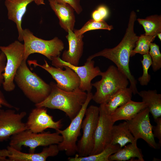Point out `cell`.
Returning <instances> with one entry per match:
<instances>
[{"instance_id": "obj_32", "label": "cell", "mask_w": 161, "mask_h": 161, "mask_svg": "<svg viewBox=\"0 0 161 161\" xmlns=\"http://www.w3.org/2000/svg\"><path fill=\"white\" fill-rule=\"evenodd\" d=\"M154 120L157 124L156 126H152V130L154 137L159 140L158 144L160 147L161 145V117H158Z\"/></svg>"}, {"instance_id": "obj_34", "label": "cell", "mask_w": 161, "mask_h": 161, "mask_svg": "<svg viewBox=\"0 0 161 161\" xmlns=\"http://www.w3.org/2000/svg\"><path fill=\"white\" fill-rule=\"evenodd\" d=\"M6 62V58L4 54L0 52V87L2 85L4 81L3 74L4 72Z\"/></svg>"}, {"instance_id": "obj_31", "label": "cell", "mask_w": 161, "mask_h": 161, "mask_svg": "<svg viewBox=\"0 0 161 161\" xmlns=\"http://www.w3.org/2000/svg\"><path fill=\"white\" fill-rule=\"evenodd\" d=\"M108 14L109 10L107 7L105 6L101 5L93 12L92 16L93 19L99 21L106 18Z\"/></svg>"}, {"instance_id": "obj_17", "label": "cell", "mask_w": 161, "mask_h": 161, "mask_svg": "<svg viewBox=\"0 0 161 161\" xmlns=\"http://www.w3.org/2000/svg\"><path fill=\"white\" fill-rule=\"evenodd\" d=\"M34 0H5L4 4L7 11L8 19L16 24L18 40L23 41V29L21 26L23 17L26 13L28 5Z\"/></svg>"}, {"instance_id": "obj_26", "label": "cell", "mask_w": 161, "mask_h": 161, "mask_svg": "<svg viewBox=\"0 0 161 161\" xmlns=\"http://www.w3.org/2000/svg\"><path fill=\"white\" fill-rule=\"evenodd\" d=\"M137 20L144 27L145 35L156 36L158 33L161 32V15H151L145 19L138 18Z\"/></svg>"}, {"instance_id": "obj_23", "label": "cell", "mask_w": 161, "mask_h": 161, "mask_svg": "<svg viewBox=\"0 0 161 161\" xmlns=\"http://www.w3.org/2000/svg\"><path fill=\"white\" fill-rule=\"evenodd\" d=\"M135 139L130 132L127 122L125 121L117 125H113L111 133V144H117L122 148L126 144L131 143Z\"/></svg>"}, {"instance_id": "obj_2", "label": "cell", "mask_w": 161, "mask_h": 161, "mask_svg": "<svg viewBox=\"0 0 161 161\" xmlns=\"http://www.w3.org/2000/svg\"><path fill=\"white\" fill-rule=\"evenodd\" d=\"M51 91L43 101L35 105L36 107H44L61 110L71 120L78 114L85 102L87 93L79 88L73 91L67 92L59 88L56 84L51 82Z\"/></svg>"}, {"instance_id": "obj_39", "label": "cell", "mask_w": 161, "mask_h": 161, "mask_svg": "<svg viewBox=\"0 0 161 161\" xmlns=\"http://www.w3.org/2000/svg\"><path fill=\"white\" fill-rule=\"evenodd\" d=\"M2 105L1 104V103L0 102V108H1L2 106Z\"/></svg>"}, {"instance_id": "obj_1", "label": "cell", "mask_w": 161, "mask_h": 161, "mask_svg": "<svg viewBox=\"0 0 161 161\" xmlns=\"http://www.w3.org/2000/svg\"><path fill=\"white\" fill-rule=\"evenodd\" d=\"M136 13L132 11L130 15L127 28L124 37L120 42L112 48H105L89 56L87 60H92L98 56L105 57L113 62L118 69L127 77L130 85L129 88L134 95L137 94V81L131 72L129 67L130 57L135 47L139 36L134 31Z\"/></svg>"}, {"instance_id": "obj_38", "label": "cell", "mask_w": 161, "mask_h": 161, "mask_svg": "<svg viewBox=\"0 0 161 161\" xmlns=\"http://www.w3.org/2000/svg\"><path fill=\"white\" fill-rule=\"evenodd\" d=\"M157 36H158L159 39L161 41V32L158 33L157 35Z\"/></svg>"}, {"instance_id": "obj_14", "label": "cell", "mask_w": 161, "mask_h": 161, "mask_svg": "<svg viewBox=\"0 0 161 161\" xmlns=\"http://www.w3.org/2000/svg\"><path fill=\"white\" fill-rule=\"evenodd\" d=\"M99 108V116L94 135V145L90 155L101 152L110 144L112 129L114 123L102 104Z\"/></svg>"}, {"instance_id": "obj_29", "label": "cell", "mask_w": 161, "mask_h": 161, "mask_svg": "<svg viewBox=\"0 0 161 161\" xmlns=\"http://www.w3.org/2000/svg\"><path fill=\"white\" fill-rule=\"evenodd\" d=\"M143 59L141 60L142 65L143 73L141 76L138 78L140 85L147 86L151 79V75L148 73V70L152 64V61L149 53L143 55Z\"/></svg>"}, {"instance_id": "obj_11", "label": "cell", "mask_w": 161, "mask_h": 161, "mask_svg": "<svg viewBox=\"0 0 161 161\" xmlns=\"http://www.w3.org/2000/svg\"><path fill=\"white\" fill-rule=\"evenodd\" d=\"M51 61L52 65L54 67L63 69V66H66L72 69L80 79L79 88L87 93L91 92L92 80L97 76H100L102 72L99 67L94 66L95 61L92 60H87L84 65L81 66H75L63 61L59 56L53 58Z\"/></svg>"}, {"instance_id": "obj_19", "label": "cell", "mask_w": 161, "mask_h": 161, "mask_svg": "<svg viewBox=\"0 0 161 161\" xmlns=\"http://www.w3.org/2000/svg\"><path fill=\"white\" fill-rule=\"evenodd\" d=\"M50 6L59 20L61 27L68 32L69 29L73 31L75 22V10L69 4L48 0Z\"/></svg>"}, {"instance_id": "obj_3", "label": "cell", "mask_w": 161, "mask_h": 161, "mask_svg": "<svg viewBox=\"0 0 161 161\" xmlns=\"http://www.w3.org/2000/svg\"><path fill=\"white\" fill-rule=\"evenodd\" d=\"M26 61L24 60L17 69L14 81L27 97L35 105L48 97L51 87L49 84L30 70Z\"/></svg>"}, {"instance_id": "obj_21", "label": "cell", "mask_w": 161, "mask_h": 161, "mask_svg": "<svg viewBox=\"0 0 161 161\" xmlns=\"http://www.w3.org/2000/svg\"><path fill=\"white\" fill-rule=\"evenodd\" d=\"M142 102L145 103L154 120L161 116V94L156 90H143L138 92Z\"/></svg>"}, {"instance_id": "obj_25", "label": "cell", "mask_w": 161, "mask_h": 161, "mask_svg": "<svg viewBox=\"0 0 161 161\" xmlns=\"http://www.w3.org/2000/svg\"><path fill=\"white\" fill-rule=\"evenodd\" d=\"M120 148L117 144H109L101 152L87 156L79 157L76 153L74 157H69V161H109V158L111 155L116 153Z\"/></svg>"}, {"instance_id": "obj_28", "label": "cell", "mask_w": 161, "mask_h": 161, "mask_svg": "<svg viewBox=\"0 0 161 161\" xmlns=\"http://www.w3.org/2000/svg\"><path fill=\"white\" fill-rule=\"evenodd\" d=\"M156 37L144 34L139 36L135 46L131 52V57L134 56L137 53L142 55L149 53L151 44Z\"/></svg>"}, {"instance_id": "obj_8", "label": "cell", "mask_w": 161, "mask_h": 161, "mask_svg": "<svg viewBox=\"0 0 161 161\" xmlns=\"http://www.w3.org/2000/svg\"><path fill=\"white\" fill-rule=\"evenodd\" d=\"M93 94L91 92L87 93L86 100L77 115L71 121L69 125L63 130L58 129L56 131L62 136V141L58 144L60 151H64L67 156L75 155L77 152V142L80 135V130L85 111L92 100Z\"/></svg>"}, {"instance_id": "obj_30", "label": "cell", "mask_w": 161, "mask_h": 161, "mask_svg": "<svg viewBox=\"0 0 161 161\" xmlns=\"http://www.w3.org/2000/svg\"><path fill=\"white\" fill-rule=\"evenodd\" d=\"M149 54L152 61V69L154 72H156L161 68V54L159 46L155 43H151Z\"/></svg>"}, {"instance_id": "obj_20", "label": "cell", "mask_w": 161, "mask_h": 161, "mask_svg": "<svg viewBox=\"0 0 161 161\" xmlns=\"http://www.w3.org/2000/svg\"><path fill=\"white\" fill-rule=\"evenodd\" d=\"M147 107V105L143 102H135L131 100L118 108L110 115L114 123L122 120L127 121L132 119L140 112Z\"/></svg>"}, {"instance_id": "obj_37", "label": "cell", "mask_w": 161, "mask_h": 161, "mask_svg": "<svg viewBox=\"0 0 161 161\" xmlns=\"http://www.w3.org/2000/svg\"><path fill=\"white\" fill-rule=\"evenodd\" d=\"M0 161H9L7 158L2 157L0 156Z\"/></svg>"}, {"instance_id": "obj_35", "label": "cell", "mask_w": 161, "mask_h": 161, "mask_svg": "<svg viewBox=\"0 0 161 161\" xmlns=\"http://www.w3.org/2000/svg\"><path fill=\"white\" fill-rule=\"evenodd\" d=\"M0 102L2 106H3L6 107L8 108L9 109L15 108L16 109V107H14L11 104H10L6 100L5 97L2 93V92L0 90Z\"/></svg>"}, {"instance_id": "obj_13", "label": "cell", "mask_w": 161, "mask_h": 161, "mask_svg": "<svg viewBox=\"0 0 161 161\" xmlns=\"http://www.w3.org/2000/svg\"><path fill=\"white\" fill-rule=\"evenodd\" d=\"M26 114L24 111L17 113L10 109L6 110L0 109V142L28 129L26 123L22 121Z\"/></svg>"}, {"instance_id": "obj_5", "label": "cell", "mask_w": 161, "mask_h": 161, "mask_svg": "<svg viewBox=\"0 0 161 161\" xmlns=\"http://www.w3.org/2000/svg\"><path fill=\"white\" fill-rule=\"evenodd\" d=\"M23 41L24 48V60L26 61L32 54L42 55L51 61L53 58L60 56L64 46L63 41L55 37L45 40L36 36L28 29H23Z\"/></svg>"}, {"instance_id": "obj_12", "label": "cell", "mask_w": 161, "mask_h": 161, "mask_svg": "<svg viewBox=\"0 0 161 161\" xmlns=\"http://www.w3.org/2000/svg\"><path fill=\"white\" fill-rule=\"evenodd\" d=\"M150 112L147 107L140 112L133 118L127 121L128 127L135 139H142L155 149L160 148L155 142L149 118Z\"/></svg>"}, {"instance_id": "obj_10", "label": "cell", "mask_w": 161, "mask_h": 161, "mask_svg": "<svg viewBox=\"0 0 161 161\" xmlns=\"http://www.w3.org/2000/svg\"><path fill=\"white\" fill-rule=\"evenodd\" d=\"M44 64L41 65L35 60L28 61L29 64H32L35 67L38 66L45 70L52 76L56 82L57 86L60 89L67 92L73 91L79 88L80 79L77 74L69 67L63 66L65 69L49 65L44 60Z\"/></svg>"}, {"instance_id": "obj_4", "label": "cell", "mask_w": 161, "mask_h": 161, "mask_svg": "<svg viewBox=\"0 0 161 161\" xmlns=\"http://www.w3.org/2000/svg\"><path fill=\"white\" fill-rule=\"evenodd\" d=\"M101 79L93 83L96 89L92 100L101 104L106 102L111 96L119 90L127 87L129 80L126 76L114 65L109 66L104 72H102Z\"/></svg>"}, {"instance_id": "obj_36", "label": "cell", "mask_w": 161, "mask_h": 161, "mask_svg": "<svg viewBox=\"0 0 161 161\" xmlns=\"http://www.w3.org/2000/svg\"><path fill=\"white\" fill-rule=\"evenodd\" d=\"M34 1L38 5L45 4L44 0H34Z\"/></svg>"}, {"instance_id": "obj_33", "label": "cell", "mask_w": 161, "mask_h": 161, "mask_svg": "<svg viewBox=\"0 0 161 161\" xmlns=\"http://www.w3.org/2000/svg\"><path fill=\"white\" fill-rule=\"evenodd\" d=\"M58 2L65 3L69 4L74 9L76 13L79 14L83 10L80 5V0H55Z\"/></svg>"}, {"instance_id": "obj_9", "label": "cell", "mask_w": 161, "mask_h": 161, "mask_svg": "<svg viewBox=\"0 0 161 161\" xmlns=\"http://www.w3.org/2000/svg\"><path fill=\"white\" fill-rule=\"evenodd\" d=\"M84 116L81 126L83 135L77 144V154L79 157L89 155L92 151L94 135L99 118V107L92 105L87 107Z\"/></svg>"}, {"instance_id": "obj_15", "label": "cell", "mask_w": 161, "mask_h": 161, "mask_svg": "<svg viewBox=\"0 0 161 161\" xmlns=\"http://www.w3.org/2000/svg\"><path fill=\"white\" fill-rule=\"evenodd\" d=\"M59 151L57 144L46 146L38 153H24L8 145L6 149H0V156L9 161H45L49 157L57 155Z\"/></svg>"}, {"instance_id": "obj_16", "label": "cell", "mask_w": 161, "mask_h": 161, "mask_svg": "<svg viewBox=\"0 0 161 161\" xmlns=\"http://www.w3.org/2000/svg\"><path fill=\"white\" fill-rule=\"evenodd\" d=\"M61 120L54 121L52 116L49 115L46 108L36 107L30 113L26 123L28 129L34 133L42 132L48 128L57 130L60 129Z\"/></svg>"}, {"instance_id": "obj_18", "label": "cell", "mask_w": 161, "mask_h": 161, "mask_svg": "<svg viewBox=\"0 0 161 161\" xmlns=\"http://www.w3.org/2000/svg\"><path fill=\"white\" fill-rule=\"evenodd\" d=\"M66 36L69 44V48L64 50L61 60L72 65L78 66L83 52V35L76 36L73 31L69 29Z\"/></svg>"}, {"instance_id": "obj_6", "label": "cell", "mask_w": 161, "mask_h": 161, "mask_svg": "<svg viewBox=\"0 0 161 161\" xmlns=\"http://www.w3.org/2000/svg\"><path fill=\"white\" fill-rule=\"evenodd\" d=\"M11 137L9 145L20 151L22 146L28 147L30 153H34L36 148L38 146L58 144L63 140L62 136L57 131L53 133L49 131L36 133L29 129Z\"/></svg>"}, {"instance_id": "obj_27", "label": "cell", "mask_w": 161, "mask_h": 161, "mask_svg": "<svg viewBox=\"0 0 161 161\" xmlns=\"http://www.w3.org/2000/svg\"><path fill=\"white\" fill-rule=\"evenodd\" d=\"M113 28L112 25H109L103 20L97 21L92 19L87 21L80 29H74L73 31L76 35L79 36L83 35L87 31L92 30L103 29L110 30Z\"/></svg>"}, {"instance_id": "obj_7", "label": "cell", "mask_w": 161, "mask_h": 161, "mask_svg": "<svg viewBox=\"0 0 161 161\" xmlns=\"http://www.w3.org/2000/svg\"><path fill=\"white\" fill-rule=\"evenodd\" d=\"M0 50L5 55L6 62L3 75L2 84L5 91H13L16 85L14 78L16 71L24 60V44L16 40L7 46H0Z\"/></svg>"}, {"instance_id": "obj_24", "label": "cell", "mask_w": 161, "mask_h": 161, "mask_svg": "<svg viewBox=\"0 0 161 161\" xmlns=\"http://www.w3.org/2000/svg\"><path fill=\"white\" fill-rule=\"evenodd\" d=\"M137 140L122 148H120L116 153L109 157V161L127 160L137 157L138 161H144L143 156L141 149L137 146Z\"/></svg>"}, {"instance_id": "obj_22", "label": "cell", "mask_w": 161, "mask_h": 161, "mask_svg": "<svg viewBox=\"0 0 161 161\" xmlns=\"http://www.w3.org/2000/svg\"><path fill=\"white\" fill-rule=\"evenodd\" d=\"M132 94V91L129 87L120 89L112 95L106 102L101 104L111 115L119 107L131 100Z\"/></svg>"}]
</instances>
